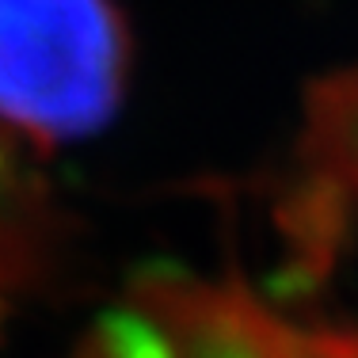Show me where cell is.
<instances>
[{"label": "cell", "mask_w": 358, "mask_h": 358, "mask_svg": "<svg viewBox=\"0 0 358 358\" xmlns=\"http://www.w3.org/2000/svg\"><path fill=\"white\" fill-rule=\"evenodd\" d=\"M130 35L115 0H0V138L31 152L92 138L122 103Z\"/></svg>", "instance_id": "6da1fadb"}, {"label": "cell", "mask_w": 358, "mask_h": 358, "mask_svg": "<svg viewBox=\"0 0 358 358\" xmlns=\"http://www.w3.org/2000/svg\"><path fill=\"white\" fill-rule=\"evenodd\" d=\"M157 331L164 358H358V336L297 343L248 294L183 275H145L126 294Z\"/></svg>", "instance_id": "7a4b0ae2"}]
</instances>
